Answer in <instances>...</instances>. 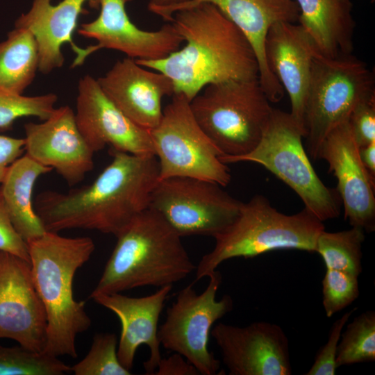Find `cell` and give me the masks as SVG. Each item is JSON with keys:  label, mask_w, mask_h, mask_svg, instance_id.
<instances>
[{"label": "cell", "mask_w": 375, "mask_h": 375, "mask_svg": "<svg viewBox=\"0 0 375 375\" xmlns=\"http://www.w3.org/2000/svg\"><path fill=\"white\" fill-rule=\"evenodd\" d=\"M191 0H149L148 9L160 16L164 20L169 22L175 8Z\"/></svg>", "instance_id": "8d00e7d4"}, {"label": "cell", "mask_w": 375, "mask_h": 375, "mask_svg": "<svg viewBox=\"0 0 375 375\" xmlns=\"http://www.w3.org/2000/svg\"><path fill=\"white\" fill-rule=\"evenodd\" d=\"M58 96L48 93L24 96L0 88V130L10 129L13 123L23 117H35L43 121L56 109Z\"/></svg>", "instance_id": "f546056e"}, {"label": "cell", "mask_w": 375, "mask_h": 375, "mask_svg": "<svg viewBox=\"0 0 375 375\" xmlns=\"http://www.w3.org/2000/svg\"><path fill=\"white\" fill-rule=\"evenodd\" d=\"M357 308H353L332 325L326 344L318 351L306 375H334L338 368L336 356L341 333Z\"/></svg>", "instance_id": "1f68e13d"}, {"label": "cell", "mask_w": 375, "mask_h": 375, "mask_svg": "<svg viewBox=\"0 0 375 375\" xmlns=\"http://www.w3.org/2000/svg\"><path fill=\"white\" fill-rule=\"evenodd\" d=\"M33 0L26 13L15 21V27L29 30L34 35L39 51V72L48 74L61 67L65 61L61 48L70 44L73 51L78 47L72 40L79 16L85 13L84 4L98 8L97 0Z\"/></svg>", "instance_id": "7402d4cb"}, {"label": "cell", "mask_w": 375, "mask_h": 375, "mask_svg": "<svg viewBox=\"0 0 375 375\" xmlns=\"http://www.w3.org/2000/svg\"><path fill=\"white\" fill-rule=\"evenodd\" d=\"M69 372L71 367L58 357L31 351L20 345H0V375H62Z\"/></svg>", "instance_id": "83f0119b"}, {"label": "cell", "mask_w": 375, "mask_h": 375, "mask_svg": "<svg viewBox=\"0 0 375 375\" xmlns=\"http://www.w3.org/2000/svg\"><path fill=\"white\" fill-rule=\"evenodd\" d=\"M116 238L90 298L144 286L173 285L196 269L181 237L149 208L134 217Z\"/></svg>", "instance_id": "277c9868"}, {"label": "cell", "mask_w": 375, "mask_h": 375, "mask_svg": "<svg viewBox=\"0 0 375 375\" xmlns=\"http://www.w3.org/2000/svg\"><path fill=\"white\" fill-rule=\"evenodd\" d=\"M358 276L326 269L323 280L322 304L328 317L342 310L359 296Z\"/></svg>", "instance_id": "4dcf8cb0"}, {"label": "cell", "mask_w": 375, "mask_h": 375, "mask_svg": "<svg viewBox=\"0 0 375 375\" xmlns=\"http://www.w3.org/2000/svg\"><path fill=\"white\" fill-rule=\"evenodd\" d=\"M0 251L12 254L30 262L27 243L14 227L1 197Z\"/></svg>", "instance_id": "836d02e7"}, {"label": "cell", "mask_w": 375, "mask_h": 375, "mask_svg": "<svg viewBox=\"0 0 375 375\" xmlns=\"http://www.w3.org/2000/svg\"><path fill=\"white\" fill-rule=\"evenodd\" d=\"M112 160L90 185L66 193L41 192L35 211L47 231L95 230L117 236L149 208L159 178L156 156L111 149Z\"/></svg>", "instance_id": "6da1fadb"}, {"label": "cell", "mask_w": 375, "mask_h": 375, "mask_svg": "<svg viewBox=\"0 0 375 375\" xmlns=\"http://www.w3.org/2000/svg\"><path fill=\"white\" fill-rule=\"evenodd\" d=\"M365 231L353 227L338 232L324 230L317 237L315 252L322 257L326 268L359 276L362 270V245Z\"/></svg>", "instance_id": "484cf974"}, {"label": "cell", "mask_w": 375, "mask_h": 375, "mask_svg": "<svg viewBox=\"0 0 375 375\" xmlns=\"http://www.w3.org/2000/svg\"><path fill=\"white\" fill-rule=\"evenodd\" d=\"M317 158L326 161L337 179V191L344 209V219L353 227L375 230V177L363 165L359 147L348 121L333 130L319 147Z\"/></svg>", "instance_id": "2e32d148"}, {"label": "cell", "mask_w": 375, "mask_h": 375, "mask_svg": "<svg viewBox=\"0 0 375 375\" xmlns=\"http://www.w3.org/2000/svg\"><path fill=\"white\" fill-rule=\"evenodd\" d=\"M258 79L209 84L190 101L201 129L222 152L239 156L260 140L273 108Z\"/></svg>", "instance_id": "52a82bcc"}, {"label": "cell", "mask_w": 375, "mask_h": 375, "mask_svg": "<svg viewBox=\"0 0 375 375\" xmlns=\"http://www.w3.org/2000/svg\"><path fill=\"white\" fill-rule=\"evenodd\" d=\"M374 360L375 312L367 310L355 317L342 331L336 364L339 367Z\"/></svg>", "instance_id": "4316f807"}, {"label": "cell", "mask_w": 375, "mask_h": 375, "mask_svg": "<svg viewBox=\"0 0 375 375\" xmlns=\"http://www.w3.org/2000/svg\"><path fill=\"white\" fill-rule=\"evenodd\" d=\"M132 0H97L99 14L90 22L81 24L78 33L97 42L74 53L72 68L83 64L91 54L101 49L120 51L135 60L163 58L180 48L183 41L171 22L156 31H146L132 22L126 6Z\"/></svg>", "instance_id": "7c38bea8"}, {"label": "cell", "mask_w": 375, "mask_h": 375, "mask_svg": "<svg viewBox=\"0 0 375 375\" xmlns=\"http://www.w3.org/2000/svg\"><path fill=\"white\" fill-rule=\"evenodd\" d=\"M173 285H167L154 293L131 297L121 293L97 294L92 299L114 312L121 324L117 344V357L122 365L131 371L135 353L141 345H147L149 358L143 362L145 374H153L161 360L158 339V321Z\"/></svg>", "instance_id": "d6986e66"}, {"label": "cell", "mask_w": 375, "mask_h": 375, "mask_svg": "<svg viewBox=\"0 0 375 375\" xmlns=\"http://www.w3.org/2000/svg\"><path fill=\"white\" fill-rule=\"evenodd\" d=\"M97 81L106 96L124 114L149 131L161 120L162 99L174 94L173 83L168 76L142 67L128 57L117 61Z\"/></svg>", "instance_id": "ac0fdd59"}, {"label": "cell", "mask_w": 375, "mask_h": 375, "mask_svg": "<svg viewBox=\"0 0 375 375\" xmlns=\"http://www.w3.org/2000/svg\"><path fill=\"white\" fill-rule=\"evenodd\" d=\"M51 171L25 154L11 164L1 183L0 197L14 227L26 242L47 231L33 206V190L38 178Z\"/></svg>", "instance_id": "cb8c5ba5"}, {"label": "cell", "mask_w": 375, "mask_h": 375, "mask_svg": "<svg viewBox=\"0 0 375 375\" xmlns=\"http://www.w3.org/2000/svg\"><path fill=\"white\" fill-rule=\"evenodd\" d=\"M373 96L374 76L365 62L352 54L328 58L316 50L303 112L309 155L316 159L326 135Z\"/></svg>", "instance_id": "ba28073f"}, {"label": "cell", "mask_w": 375, "mask_h": 375, "mask_svg": "<svg viewBox=\"0 0 375 375\" xmlns=\"http://www.w3.org/2000/svg\"><path fill=\"white\" fill-rule=\"evenodd\" d=\"M299 24L317 49L328 58L351 54L356 22L351 0H294Z\"/></svg>", "instance_id": "603a6c76"}, {"label": "cell", "mask_w": 375, "mask_h": 375, "mask_svg": "<svg viewBox=\"0 0 375 375\" xmlns=\"http://www.w3.org/2000/svg\"><path fill=\"white\" fill-rule=\"evenodd\" d=\"M374 0H372V2H374Z\"/></svg>", "instance_id": "f35d334b"}, {"label": "cell", "mask_w": 375, "mask_h": 375, "mask_svg": "<svg viewBox=\"0 0 375 375\" xmlns=\"http://www.w3.org/2000/svg\"><path fill=\"white\" fill-rule=\"evenodd\" d=\"M222 187L188 176L160 179L151 192L149 208L159 213L181 238H214L235 220L242 203Z\"/></svg>", "instance_id": "8fae6325"}, {"label": "cell", "mask_w": 375, "mask_h": 375, "mask_svg": "<svg viewBox=\"0 0 375 375\" xmlns=\"http://www.w3.org/2000/svg\"><path fill=\"white\" fill-rule=\"evenodd\" d=\"M169 22L185 45L161 59L135 60L168 76L174 94L190 101L209 84L258 79V62L251 44L214 5L203 3L178 10Z\"/></svg>", "instance_id": "7a4b0ae2"}, {"label": "cell", "mask_w": 375, "mask_h": 375, "mask_svg": "<svg viewBox=\"0 0 375 375\" xmlns=\"http://www.w3.org/2000/svg\"><path fill=\"white\" fill-rule=\"evenodd\" d=\"M75 117L85 141L95 153L106 145L136 156H155L150 131L137 125L106 96L89 74L78 81Z\"/></svg>", "instance_id": "9a60e30c"}, {"label": "cell", "mask_w": 375, "mask_h": 375, "mask_svg": "<svg viewBox=\"0 0 375 375\" xmlns=\"http://www.w3.org/2000/svg\"><path fill=\"white\" fill-rule=\"evenodd\" d=\"M150 134L158 162V180L188 176L223 187L230 183V169L219 159L222 152L199 126L183 94H173Z\"/></svg>", "instance_id": "9c48e42d"}, {"label": "cell", "mask_w": 375, "mask_h": 375, "mask_svg": "<svg viewBox=\"0 0 375 375\" xmlns=\"http://www.w3.org/2000/svg\"><path fill=\"white\" fill-rule=\"evenodd\" d=\"M208 277L209 282L201 293L194 290V281L178 292L158 335L160 345L181 354L199 374L215 375L219 374L220 360L208 349L210 331L217 320L233 310V301L228 294L216 299L222 278L219 271Z\"/></svg>", "instance_id": "30bf717a"}, {"label": "cell", "mask_w": 375, "mask_h": 375, "mask_svg": "<svg viewBox=\"0 0 375 375\" xmlns=\"http://www.w3.org/2000/svg\"><path fill=\"white\" fill-rule=\"evenodd\" d=\"M324 230L323 222L305 208L286 215L272 206L265 197L256 194L242 203L235 220L214 237L213 249L196 267L194 282L233 258H251L276 250L315 252L317 237Z\"/></svg>", "instance_id": "5b68a950"}, {"label": "cell", "mask_w": 375, "mask_h": 375, "mask_svg": "<svg viewBox=\"0 0 375 375\" xmlns=\"http://www.w3.org/2000/svg\"><path fill=\"white\" fill-rule=\"evenodd\" d=\"M24 139L0 134V183L9 167L24 151Z\"/></svg>", "instance_id": "e575fe53"}, {"label": "cell", "mask_w": 375, "mask_h": 375, "mask_svg": "<svg viewBox=\"0 0 375 375\" xmlns=\"http://www.w3.org/2000/svg\"><path fill=\"white\" fill-rule=\"evenodd\" d=\"M39 71V51L33 33L15 27L0 42V88L23 94Z\"/></svg>", "instance_id": "d4e9b609"}, {"label": "cell", "mask_w": 375, "mask_h": 375, "mask_svg": "<svg viewBox=\"0 0 375 375\" xmlns=\"http://www.w3.org/2000/svg\"><path fill=\"white\" fill-rule=\"evenodd\" d=\"M47 319L35 288L30 262L0 251V338L43 352Z\"/></svg>", "instance_id": "5bb4252c"}, {"label": "cell", "mask_w": 375, "mask_h": 375, "mask_svg": "<svg viewBox=\"0 0 375 375\" xmlns=\"http://www.w3.org/2000/svg\"><path fill=\"white\" fill-rule=\"evenodd\" d=\"M316 50L303 28L295 23L275 24L265 39L267 65L288 93L291 103L290 113L303 131L304 108Z\"/></svg>", "instance_id": "44dd1931"}, {"label": "cell", "mask_w": 375, "mask_h": 375, "mask_svg": "<svg viewBox=\"0 0 375 375\" xmlns=\"http://www.w3.org/2000/svg\"><path fill=\"white\" fill-rule=\"evenodd\" d=\"M24 128L26 154L55 169L68 185L78 184L93 169L94 152L81 134L69 106L56 108L47 119L28 122Z\"/></svg>", "instance_id": "e0dca14e"}, {"label": "cell", "mask_w": 375, "mask_h": 375, "mask_svg": "<svg viewBox=\"0 0 375 375\" xmlns=\"http://www.w3.org/2000/svg\"><path fill=\"white\" fill-rule=\"evenodd\" d=\"M155 375H198V370L181 354L174 353L166 358H161Z\"/></svg>", "instance_id": "d590c367"}, {"label": "cell", "mask_w": 375, "mask_h": 375, "mask_svg": "<svg viewBox=\"0 0 375 375\" xmlns=\"http://www.w3.org/2000/svg\"><path fill=\"white\" fill-rule=\"evenodd\" d=\"M230 375H290L289 340L269 322L245 326L217 324L210 331Z\"/></svg>", "instance_id": "4fadbf2b"}, {"label": "cell", "mask_w": 375, "mask_h": 375, "mask_svg": "<svg viewBox=\"0 0 375 375\" xmlns=\"http://www.w3.org/2000/svg\"><path fill=\"white\" fill-rule=\"evenodd\" d=\"M348 122L359 147L375 141V96L359 103L351 113Z\"/></svg>", "instance_id": "d6a6232c"}, {"label": "cell", "mask_w": 375, "mask_h": 375, "mask_svg": "<svg viewBox=\"0 0 375 375\" xmlns=\"http://www.w3.org/2000/svg\"><path fill=\"white\" fill-rule=\"evenodd\" d=\"M304 131L290 112L273 108L258 144L239 156H222L225 164L257 163L272 172L298 194L304 208L322 222L340 216L341 199L315 172L303 144Z\"/></svg>", "instance_id": "8992f818"}, {"label": "cell", "mask_w": 375, "mask_h": 375, "mask_svg": "<svg viewBox=\"0 0 375 375\" xmlns=\"http://www.w3.org/2000/svg\"><path fill=\"white\" fill-rule=\"evenodd\" d=\"M359 155L366 169L375 177V141L359 147Z\"/></svg>", "instance_id": "74e56055"}, {"label": "cell", "mask_w": 375, "mask_h": 375, "mask_svg": "<svg viewBox=\"0 0 375 375\" xmlns=\"http://www.w3.org/2000/svg\"><path fill=\"white\" fill-rule=\"evenodd\" d=\"M26 243L33 283L47 315L43 352L76 358L77 335L87 331L92 321L85 302L74 297L73 281L94 252V241L90 237H64L47 231Z\"/></svg>", "instance_id": "3957f363"}, {"label": "cell", "mask_w": 375, "mask_h": 375, "mask_svg": "<svg viewBox=\"0 0 375 375\" xmlns=\"http://www.w3.org/2000/svg\"><path fill=\"white\" fill-rule=\"evenodd\" d=\"M75 375H130L117 357V338L115 333L96 334L88 354L71 367Z\"/></svg>", "instance_id": "f1b7e54d"}, {"label": "cell", "mask_w": 375, "mask_h": 375, "mask_svg": "<svg viewBox=\"0 0 375 375\" xmlns=\"http://www.w3.org/2000/svg\"><path fill=\"white\" fill-rule=\"evenodd\" d=\"M209 3L216 6L245 35L258 62V81L271 103H277L284 90L270 71L265 55V43L271 27L276 23L298 22L299 10L294 0H191L174 9ZM172 14V15H173Z\"/></svg>", "instance_id": "ffe728a7"}]
</instances>
